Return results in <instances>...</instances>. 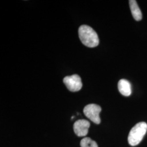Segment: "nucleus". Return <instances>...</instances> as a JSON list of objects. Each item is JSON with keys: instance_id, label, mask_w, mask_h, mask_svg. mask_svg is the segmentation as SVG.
Segmentation results:
<instances>
[{"instance_id": "obj_6", "label": "nucleus", "mask_w": 147, "mask_h": 147, "mask_svg": "<svg viewBox=\"0 0 147 147\" xmlns=\"http://www.w3.org/2000/svg\"><path fill=\"white\" fill-rule=\"evenodd\" d=\"M118 88L119 92L124 96H129L131 94V86L130 83L126 80H120L118 84Z\"/></svg>"}, {"instance_id": "obj_2", "label": "nucleus", "mask_w": 147, "mask_h": 147, "mask_svg": "<svg viewBox=\"0 0 147 147\" xmlns=\"http://www.w3.org/2000/svg\"><path fill=\"white\" fill-rule=\"evenodd\" d=\"M147 131V124L146 122H140L134 126L128 136L129 144L136 146L141 142Z\"/></svg>"}, {"instance_id": "obj_7", "label": "nucleus", "mask_w": 147, "mask_h": 147, "mask_svg": "<svg viewBox=\"0 0 147 147\" xmlns=\"http://www.w3.org/2000/svg\"><path fill=\"white\" fill-rule=\"evenodd\" d=\"M129 2L133 18L136 21L141 20L142 19V12L137 5L136 1L130 0Z\"/></svg>"}, {"instance_id": "obj_5", "label": "nucleus", "mask_w": 147, "mask_h": 147, "mask_svg": "<svg viewBox=\"0 0 147 147\" xmlns=\"http://www.w3.org/2000/svg\"><path fill=\"white\" fill-rule=\"evenodd\" d=\"M90 127V123L85 119H80L75 122L74 124V131L79 137L86 136Z\"/></svg>"}, {"instance_id": "obj_4", "label": "nucleus", "mask_w": 147, "mask_h": 147, "mask_svg": "<svg viewBox=\"0 0 147 147\" xmlns=\"http://www.w3.org/2000/svg\"><path fill=\"white\" fill-rule=\"evenodd\" d=\"M63 82L68 89L73 92L79 91L82 87L81 79L76 74L65 77L63 79Z\"/></svg>"}, {"instance_id": "obj_8", "label": "nucleus", "mask_w": 147, "mask_h": 147, "mask_svg": "<svg viewBox=\"0 0 147 147\" xmlns=\"http://www.w3.org/2000/svg\"><path fill=\"white\" fill-rule=\"evenodd\" d=\"M80 146L81 147H98L96 142L89 137L84 138L80 142Z\"/></svg>"}, {"instance_id": "obj_1", "label": "nucleus", "mask_w": 147, "mask_h": 147, "mask_svg": "<svg viewBox=\"0 0 147 147\" xmlns=\"http://www.w3.org/2000/svg\"><path fill=\"white\" fill-rule=\"evenodd\" d=\"M79 36L81 42L87 47H96L99 44L97 33L88 25H84L79 27Z\"/></svg>"}, {"instance_id": "obj_3", "label": "nucleus", "mask_w": 147, "mask_h": 147, "mask_svg": "<svg viewBox=\"0 0 147 147\" xmlns=\"http://www.w3.org/2000/svg\"><path fill=\"white\" fill-rule=\"evenodd\" d=\"M101 111L100 106L91 104L86 106L84 109V115L96 124H99L101 122L99 114Z\"/></svg>"}]
</instances>
